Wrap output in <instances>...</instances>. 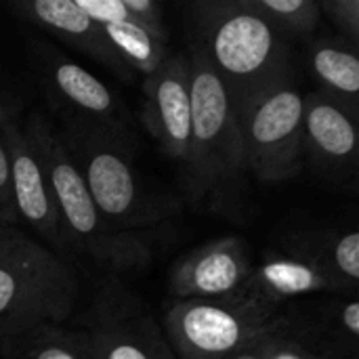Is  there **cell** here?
Wrapping results in <instances>:
<instances>
[{"label":"cell","instance_id":"cell-1","mask_svg":"<svg viewBox=\"0 0 359 359\" xmlns=\"http://www.w3.org/2000/svg\"><path fill=\"white\" fill-rule=\"evenodd\" d=\"M194 48L221 80L236 114L292 72V42L244 0H196L185 6Z\"/></svg>","mask_w":359,"mask_h":359},{"label":"cell","instance_id":"cell-2","mask_svg":"<svg viewBox=\"0 0 359 359\" xmlns=\"http://www.w3.org/2000/svg\"><path fill=\"white\" fill-rule=\"evenodd\" d=\"M191 72V139L185 160L189 200L219 217H240L246 191V156L240 120L221 80L187 46Z\"/></svg>","mask_w":359,"mask_h":359},{"label":"cell","instance_id":"cell-3","mask_svg":"<svg viewBox=\"0 0 359 359\" xmlns=\"http://www.w3.org/2000/svg\"><path fill=\"white\" fill-rule=\"evenodd\" d=\"M55 128L95 206L114 229L147 231L179 212L175 198L156 196L143 185L135 168L137 137L133 133L76 120H61Z\"/></svg>","mask_w":359,"mask_h":359},{"label":"cell","instance_id":"cell-4","mask_svg":"<svg viewBox=\"0 0 359 359\" xmlns=\"http://www.w3.org/2000/svg\"><path fill=\"white\" fill-rule=\"evenodd\" d=\"M21 126L44 168L69 250L116 273L147 269L154 261L151 238L145 231H118L105 221L59 141L55 124L36 111Z\"/></svg>","mask_w":359,"mask_h":359},{"label":"cell","instance_id":"cell-5","mask_svg":"<svg viewBox=\"0 0 359 359\" xmlns=\"http://www.w3.org/2000/svg\"><path fill=\"white\" fill-rule=\"evenodd\" d=\"M78 301V278L67 261L21 233L0 257V358L46 324L61 326Z\"/></svg>","mask_w":359,"mask_h":359},{"label":"cell","instance_id":"cell-6","mask_svg":"<svg viewBox=\"0 0 359 359\" xmlns=\"http://www.w3.org/2000/svg\"><path fill=\"white\" fill-rule=\"evenodd\" d=\"M177 359H225L271 334L292 332V322L238 299L175 301L162 328Z\"/></svg>","mask_w":359,"mask_h":359},{"label":"cell","instance_id":"cell-7","mask_svg":"<svg viewBox=\"0 0 359 359\" xmlns=\"http://www.w3.org/2000/svg\"><path fill=\"white\" fill-rule=\"evenodd\" d=\"M246 168L261 183H284L305 168L303 95L294 76L255 97L240 114Z\"/></svg>","mask_w":359,"mask_h":359},{"label":"cell","instance_id":"cell-8","mask_svg":"<svg viewBox=\"0 0 359 359\" xmlns=\"http://www.w3.org/2000/svg\"><path fill=\"white\" fill-rule=\"evenodd\" d=\"M32 57L42 90L50 105L61 114V120H76L105 130L133 133L126 105L97 76L69 61L46 42H34Z\"/></svg>","mask_w":359,"mask_h":359},{"label":"cell","instance_id":"cell-9","mask_svg":"<svg viewBox=\"0 0 359 359\" xmlns=\"http://www.w3.org/2000/svg\"><path fill=\"white\" fill-rule=\"evenodd\" d=\"M78 334L86 359H177L158 322L124 297L101 299Z\"/></svg>","mask_w":359,"mask_h":359},{"label":"cell","instance_id":"cell-10","mask_svg":"<svg viewBox=\"0 0 359 359\" xmlns=\"http://www.w3.org/2000/svg\"><path fill=\"white\" fill-rule=\"evenodd\" d=\"M359 114L320 90L303 95L305 162L324 179L355 183L359 164Z\"/></svg>","mask_w":359,"mask_h":359},{"label":"cell","instance_id":"cell-11","mask_svg":"<svg viewBox=\"0 0 359 359\" xmlns=\"http://www.w3.org/2000/svg\"><path fill=\"white\" fill-rule=\"evenodd\" d=\"M141 120L160 149L185 164L191 139V72L185 53H168L164 63L143 78Z\"/></svg>","mask_w":359,"mask_h":359},{"label":"cell","instance_id":"cell-12","mask_svg":"<svg viewBox=\"0 0 359 359\" xmlns=\"http://www.w3.org/2000/svg\"><path fill=\"white\" fill-rule=\"evenodd\" d=\"M0 135L8 156L11 187L19 221L32 227L48 250L57 255L72 252L44 168L23 133V126L13 120L0 128Z\"/></svg>","mask_w":359,"mask_h":359},{"label":"cell","instance_id":"cell-13","mask_svg":"<svg viewBox=\"0 0 359 359\" xmlns=\"http://www.w3.org/2000/svg\"><path fill=\"white\" fill-rule=\"evenodd\" d=\"M248 246L238 236L206 242L175 261L168 273V288L175 301L231 299L250 273Z\"/></svg>","mask_w":359,"mask_h":359},{"label":"cell","instance_id":"cell-14","mask_svg":"<svg viewBox=\"0 0 359 359\" xmlns=\"http://www.w3.org/2000/svg\"><path fill=\"white\" fill-rule=\"evenodd\" d=\"M8 8L17 19L61 38L65 44L109 67L118 78L126 82L137 78L116 55L103 27L90 21L74 0H11Z\"/></svg>","mask_w":359,"mask_h":359},{"label":"cell","instance_id":"cell-15","mask_svg":"<svg viewBox=\"0 0 359 359\" xmlns=\"http://www.w3.org/2000/svg\"><path fill=\"white\" fill-rule=\"evenodd\" d=\"M316 292H345L343 286L320 269L316 263L292 255H267L259 267H252L242 288L236 292L238 301L278 311L282 303Z\"/></svg>","mask_w":359,"mask_h":359},{"label":"cell","instance_id":"cell-16","mask_svg":"<svg viewBox=\"0 0 359 359\" xmlns=\"http://www.w3.org/2000/svg\"><path fill=\"white\" fill-rule=\"evenodd\" d=\"M345 38L320 36L307 46V69L318 90L359 114V55Z\"/></svg>","mask_w":359,"mask_h":359},{"label":"cell","instance_id":"cell-17","mask_svg":"<svg viewBox=\"0 0 359 359\" xmlns=\"http://www.w3.org/2000/svg\"><path fill=\"white\" fill-rule=\"evenodd\" d=\"M286 252L299 255L332 276L345 292H355L359 282V233L355 229L294 233L286 240Z\"/></svg>","mask_w":359,"mask_h":359},{"label":"cell","instance_id":"cell-18","mask_svg":"<svg viewBox=\"0 0 359 359\" xmlns=\"http://www.w3.org/2000/svg\"><path fill=\"white\" fill-rule=\"evenodd\" d=\"M316 341L309 343L324 358L341 359L358 353L359 345V305L351 299L328 301L320 309L318 322L311 330Z\"/></svg>","mask_w":359,"mask_h":359},{"label":"cell","instance_id":"cell-19","mask_svg":"<svg viewBox=\"0 0 359 359\" xmlns=\"http://www.w3.org/2000/svg\"><path fill=\"white\" fill-rule=\"evenodd\" d=\"M103 32L116 55L135 76L145 78L154 74L170 53L166 38H160L133 21L103 25Z\"/></svg>","mask_w":359,"mask_h":359},{"label":"cell","instance_id":"cell-20","mask_svg":"<svg viewBox=\"0 0 359 359\" xmlns=\"http://www.w3.org/2000/svg\"><path fill=\"white\" fill-rule=\"evenodd\" d=\"M248 8L261 15L273 29H278L286 40L311 36L322 13L318 0H244Z\"/></svg>","mask_w":359,"mask_h":359},{"label":"cell","instance_id":"cell-21","mask_svg":"<svg viewBox=\"0 0 359 359\" xmlns=\"http://www.w3.org/2000/svg\"><path fill=\"white\" fill-rule=\"evenodd\" d=\"M13 359H86V351L78 330L46 324L21 341Z\"/></svg>","mask_w":359,"mask_h":359},{"label":"cell","instance_id":"cell-22","mask_svg":"<svg viewBox=\"0 0 359 359\" xmlns=\"http://www.w3.org/2000/svg\"><path fill=\"white\" fill-rule=\"evenodd\" d=\"M322 19L326 17L347 42L359 46V0H318Z\"/></svg>","mask_w":359,"mask_h":359},{"label":"cell","instance_id":"cell-23","mask_svg":"<svg viewBox=\"0 0 359 359\" xmlns=\"http://www.w3.org/2000/svg\"><path fill=\"white\" fill-rule=\"evenodd\" d=\"M0 223L21 229V221L15 208L13 200V187H11V166H8V156L4 149V141L0 135Z\"/></svg>","mask_w":359,"mask_h":359},{"label":"cell","instance_id":"cell-24","mask_svg":"<svg viewBox=\"0 0 359 359\" xmlns=\"http://www.w3.org/2000/svg\"><path fill=\"white\" fill-rule=\"evenodd\" d=\"M267 359H328L324 358L320 351H316L305 339H299L294 337L292 332H286V334H280L271 349H269V355Z\"/></svg>","mask_w":359,"mask_h":359},{"label":"cell","instance_id":"cell-25","mask_svg":"<svg viewBox=\"0 0 359 359\" xmlns=\"http://www.w3.org/2000/svg\"><path fill=\"white\" fill-rule=\"evenodd\" d=\"M278 337H280V334L265 337V339H261V341H257V343H252V345H248V347L236 351L233 355H229V358L225 359H267L269 349H271V345H273V341H276Z\"/></svg>","mask_w":359,"mask_h":359},{"label":"cell","instance_id":"cell-26","mask_svg":"<svg viewBox=\"0 0 359 359\" xmlns=\"http://www.w3.org/2000/svg\"><path fill=\"white\" fill-rule=\"evenodd\" d=\"M15 120V114H13V109L4 103V101H0V128L4 126V124H8V122H13Z\"/></svg>","mask_w":359,"mask_h":359},{"label":"cell","instance_id":"cell-27","mask_svg":"<svg viewBox=\"0 0 359 359\" xmlns=\"http://www.w3.org/2000/svg\"><path fill=\"white\" fill-rule=\"evenodd\" d=\"M21 233H23V231H15L13 236H6V238H2V240H0V257L8 250V246H11V244H13Z\"/></svg>","mask_w":359,"mask_h":359},{"label":"cell","instance_id":"cell-28","mask_svg":"<svg viewBox=\"0 0 359 359\" xmlns=\"http://www.w3.org/2000/svg\"><path fill=\"white\" fill-rule=\"evenodd\" d=\"M15 231H21V229H15V227H8V225H2L0 223V240L6 238V236H13Z\"/></svg>","mask_w":359,"mask_h":359}]
</instances>
